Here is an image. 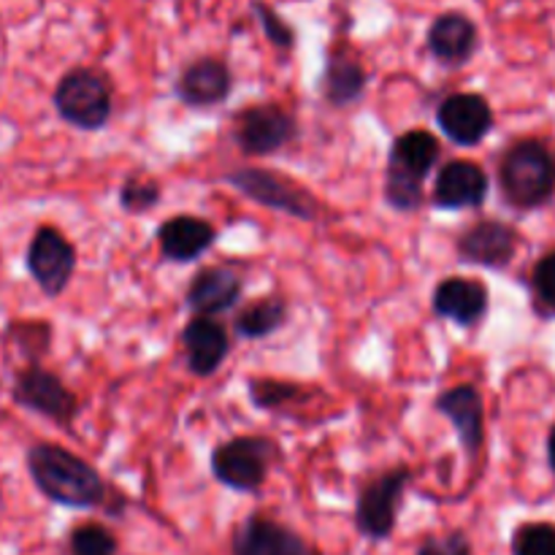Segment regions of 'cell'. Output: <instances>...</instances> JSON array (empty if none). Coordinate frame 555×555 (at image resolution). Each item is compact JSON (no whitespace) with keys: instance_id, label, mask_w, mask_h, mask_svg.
<instances>
[{"instance_id":"1","label":"cell","mask_w":555,"mask_h":555,"mask_svg":"<svg viewBox=\"0 0 555 555\" xmlns=\"http://www.w3.org/2000/svg\"><path fill=\"white\" fill-rule=\"evenodd\" d=\"M27 472L49 502L70 509H92L106 504V480L95 466L60 444H33L27 450Z\"/></svg>"},{"instance_id":"2","label":"cell","mask_w":555,"mask_h":555,"mask_svg":"<svg viewBox=\"0 0 555 555\" xmlns=\"http://www.w3.org/2000/svg\"><path fill=\"white\" fill-rule=\"evenodd\" d=\"M439 141L428 130H406L393 141L385 168V201L396 211H415L423 206V182L439 163Z\"/></svg>"},{"instance_id":"3","label":"cell","mask_w":555,"mask_h":555,"mask_svg":"<svg viewBox=\"0 0 555 555\" xmlns=\"http://www.w3.org/2000/svg\"><path fill=\"white\" fill-rule=\"evenodd\" d=\"M504 198L518 209H537L555 193V155L540 141H518L499 166Z\"/></svg>"},{"instance_id":"4","label":"cell","mask_w":555,"mask_h":555,"mask_svg":"<svg viewBox=\"0 0 555 555\" xmlns=\"http://www.w3.org/2000/svg\"><path fill=\"white\" fill-rule=\"evenodd\" d=\"M280 459V444L266 437H236L211 453V475L238 493H258Z\"/></svg>"},{"instance_id":"5","label":"cell","mask_w":555,"mask_h":555,"mask_svg":"<svg viewBox=\"0 0 555 555\" xmlns=\"http://www.w3.org/2000/svg\"><path fill=\"white\" fill-rule=\"evenodd\" d=\"M54 108L79 130H101L112 117V81L95 68H74L54 87Z\"/></svg>"},{"instance_id":"6","label":"cell","mask_w":555,"mask_h":555,"mask_svg":"<svg viewBox=\"0 0 555 555\" xmlns=\"http://www.w3.org/2000/svg\"><path fill=\"white\" fill-rule=\"evenodd\" d=\"M412 480L410 469H393L374 477L361 488L356 502V526L366 540L383 542L393 534L401 496Z\"/></svg>"},{"instance_id":"7","label":"cell","mask_w":555,"mask_h":555,"mask_svg":"<svg viewBox=\"0 0 555 555\" xmlns=\"http://www.w3.org/2000/svg\"><path fill=\"white\" fill-rule=\"evenodd\" d=\"M228 182L266 209L285 211L298 220H318L320 215V204L314 201V195H309L301 184H293L280 173L263 171V168H238V171L228 173Z\"/></svg>"},{"instance_id":"8","label":"cell","mask_w":555,"mask_h":555,"mask_svg":"<svg viewBox=\"0 0 555 555\" xmlns=\"http://www.w3.org/2000/svg\"><path fill=\"white\" fill-rule=\"evenodd\" d=\"M296 139V119L276 103L247 106L233 119V141L244 155H274Z\"/></svg>"},{"instance_id":"9","label":"cell","mask_w":555,"mask_h":555,"mask_svg":"<svg viewBox=\"0 0 555 555\" xmlns=\"http://www.w3.org/2000/svg\"><path fill=\"white\" fill-rule=\"evenodd\" d=\"M14 401L25 410L38 412V415L49 417V421L60 423V426H70L74 417L79 415V401L63 385L57 374L47 372L38 363H30L22 369L14 379Z\"/></svg>"},{"instance_id":"10","label":"cell","mask_w":555,"mask_h":555,"mask_svg":"<svg viewBox=\"0 0 555 555\" xmlns=\"http://www.w3.org/2000/svg\"><path fill=\"white\" fill-rule=\"evenodd\" d=\"M27 271L49 298H57L76 271L74 244L57 228H38L27 247Z\"/></svg>"},{"instance_id":"11","label":"cell","mask_w":555,"mask_h":555,"mask_svg":"<svg viewBox=\"0 0 555 555\" xmlns=\"http://www.w3.org/2000/svg\"><path fill=\"white\" fill-rule=\"evenodd\" d=\"M437 125L453 144L475 146L491 133L493 108L477 92H455L439 103Z\"/></svg>"},{"instance_id":"12","label":"cell","mask_w":555,"mask_h":555,"mask_svg":"<svg viewBox=\"0 0 555 555\" xmlns=\"http://www.w3.org/2000/svg\"><path fill=\"white\" fill-rule=\"evenodd\" d=\"M233 555H314L301 534L263 515H249L231 537Z\"/></svg>"},{"instance_id":"13","label":"cell","mask_w":555,"mask_h":555,"mask_svg":"<svg viewBox=\"0 0 555 555\" xmlns=\"http://www.w3.org/2000/svg\"><path fill=\"white\" fill-rule=\"evenodd\" d=\"M182 347L184 358H188V369L195 377H211L222 361L231 352V336H228L225 325L215 318H204L195 314L182 331Z\"/></svg>"},{"instance_id":"14","label":"cell","mask_w":555,"mask_h":555,"mask_svg":"<svg viewBox=\"0 0 555 555\" xmlns=\"http://www.w3.org/2000/svg\"><path fill=\"white\" fill-rule=\"evenodd\" d=\"M488 173L472 160H453L437 173L434 184V204L439 209H477L488 198Z\"/></svg>"},{"instance_id":"15","label":"cell","mask_w":555,"mask_h":555,"mask_svg":"<svg viewBox=\"0 0 555 555\" xmlns=\"http://www.w3.org/2000/svg\"><path fill=\"white\" fill-rule=\"evenodd\" d=\"M233 90V76L222 60L201 57L179 74L177 95L190 108L220 106Z\"/></svg>"},{"instance_id":"16","label":"cell","mask_w":555,"mask_h":555,"mask_svg":"<svg viewBox=\"0 0 555 555\" xmlns=\"http://www.w3.org/2000/svg\"><path fill=\"white\" fill-rule=\"evenodd\" d=\"M515 247H518V236H515L513 228L499 220L477 222V225H472L459 238L461 260L486 266V269H502V266H507L513 260Z\"/></svg>"},{"instance_id":"17","label":"cell","mask_w":555,"mask_h":555,"mask_svg":"<svg viewBox=\"0 0 555 555\" xmlns=\"http://www.w3.org/2000/svg\"><path fill=\"white\" fill-rule=\"evenodd\" d=\"M437 412L453 423L466 453L477 455V450L482 448V437H486V428H482L486 410H482L480 390L475 385H455L439 396Z\"/></svg>"},{"instance_id":"18","label":"cell","mask_w":555,"mask_h":555,"mask_svg":"<svg viewBox=\"0 0 555 555\" xmlns=\"http://www.w3.org/2000/svg\"><path fill=\"white\" fill-rule=\"evenodd\" d=\"M215 242H217L215 225L201 220V217L179 215V217H171V220H166L160 228H157V244H160L163 258L173 260V263H190V260H198Z\"/></svg>"},{"instance_id":"19","label":"cell","mask_w":555,"mask_h":555,"mask_svg":"<svg viewBox=\"0 0 555 555\" xmlns=\"http://www.w3.org/2000/svg\"><path fill=\"white\" fill-rule=\"evenodd\" d=\"M434 312L455 325H475L488 312V291L482 282L448 276L434 291Z\"/></svg>"},{"instance_id":"20","label":"cell","mask_w":555,"mask_h":555,"mask_svg":"<svg viewBox=\"0 0 555 555\" xmlns=\"http://www.w3.org/2000/svg\"><path fill=\"white\" fill-rule=\"evenodd\" d=\"M238 298H242V280L236 271L222 269V266L198 271L188 287V307L204 318L228 312L236 307Z\"/></svg>"},{"instance_id":"21","label":"cell","mask_w":555,"mask_h":555,"mask_svg":"<svg viewBox=\"0 0 555 555\" xmlns=\"http://www.w3.org/2000/svg\"><path fill=\"white\" fill-rule=\"evenodd\" d=\"M477 49V27L461 11H448L437 16L428 30V52L444 65L469 63Z\"/></svg>"},{"instance_id":"22","label":"cell","mask_w":555,"mask_h":555,"mask_svg":"<svg viewBox=\"0 0 555 555\" xmlns=\"http://www.w3.org/2000/svg\"><path fill=\"white\" fill-rule=\"evenodd\" d=\"M320 90L331 106H350L366 92V68L347 54H336L325 65Z\"/></svg>"},{"instance_id":"23","label":"cell","mask_w":555,"mask_h":555,"mask_svg":"<svg viewBox=\"0 0 555 555\" xmlns=\"http://www.w3.org/2000/svg\"><path fill=\"white\" fill-rule=\"evenodd\" d=\"M287 320V304L280 296H263L249 304L236 318V334L244 339H266L280 331Z\"/></svg>"},{"instance_id":"24","label":"cell","mask_w":555,"mask_h":555,"mask_svg":"<svg viewBox=\"0 0 555 555\" xmlns=\"http://www.w3.org/2000/svg\"><path fill=\"white\" fill-rule=\"evenodd\" d=\"M117 537L101 524H85L70 531L68 555H117Z\"/></svg>"},{"instance_id":"25","label":"cell","mask_w":555,"mask_h":555,"mask_svg":"<svg viewBox=\"0 0 555 555\" xmlns=\"http://www.w3.org/2000/svg\"><path fill=\"white\" fill-rule=\"evenodd\" d=\"M249 399L260 410H282L291 401L301 399V388L296 383H282V379H253Z\"/></svg>"},{"instance_id":"26","label":"cell","mask_w":555,"mask_h":555,"mask_svg":"<svg viewBox=\"0 0 555 555\" xmlns=\"http://www.w3.org/2000/svg\"><path fill=\"white\" fill-rule=\"evenodd\" d=\"M160 201V184L150 177H130L125 179L122 190H119V206L130 215H141V211H150L152 206H157Z\"/></svg>"},{"instance_id":"27","label":"cell","mask_w":555,"mask_h":555,"mask_svg":"<svg viewBox=\"0 0 555 555\" xmlns=\"http://www.w3.org/2000/svg\"><path fill=\"white\" fill-rule=\"evenodd\" d=\"M513 555H555V524H524L513 537Z\"/></svg>"},{"instance_id":"28","label":"cell","mask_w":555,"mask_h":555,"mask_svg":"<svg viewBox=\"0 0 555 555\" xmlns=\"http://www.w3.org/2000/svg\"><path fill=\"white\" fill-rule=\"evenodd\" d=\"M531 285H534L537 301H540L547 312L555 314V249L537 263Z\"/></svg>"},{"instance_id":"29","label":"cell","mask_w":555,"mask_h":555,"mask_svg":"<svg viewBox=\"0 0 555 555\" xmlns=\"http://www.w3.org/2000/svg\"><path fill=\"white\" fill-rule=\"evenodd\" d=\"M255 11H258L260 25H263V30H266V36H269V41L276 43V47H280V49H291L293 41H296V36H293V27L287 25V22L282 20L280 14H274V11H271L269 5L255 3Z\"/></svg>"},{"instance_id":"30","label":"cell","mask_w":555,"mask_h":555,"mask_svg":"<svg viewBox=\"0 0 555 555\" xmlns=\"http://www.w3.org/2000/svg\"><path fill=\"white\" fill-rule=\"evenodd\" d=\"M417 555H472V545L466 540V534L453 531V534L444 537H428Z\"/></svg>"},{"instance_id":"31","label":"cell","mask_w":555,"mask_h":555,"mask_svg":"<svg viewBox=\"0 0 555 555\" xmlns=\"http://www.w3.org/2000/svg\"><path fill=\"white\" fill-rule=\"evenodd\" d=\"M547 459H551V469L555 472V428L551 431V439H547Z\"/></svg>"}]
</instances>
